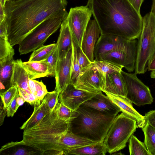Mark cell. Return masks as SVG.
Returning <instances> with one entry per match:
<instances>
[{"label":"cell","mask_w":155,"mask_h":155,"mask_svg":"<svg viewBox=\"0 0 155 155\" xmlns=\"http://www.w3.org/2000/svg\"><path fill=\"white\" fill-rule=\"evenodd\" d=\"M137 47V41L130 40L124 47L105 54L97 60L110 62L122 66L129 72H133L135 68Z\"/></svg>","instance_id":"obj_9"},{"label":"cell","mask_w":155,"mask_h":155,"mask_svg":"<svg viewBox=\"0 0 155 155\" xmlns=\"http://www.w3.org/2000/svg\"><path fill=\"white\" fill-rule=\"evenodd\" d=\"M129 149L130 155H150L144 143L132 135L129 140Z\"/></svg>","instance_id":"obj_30"},{"label":"cell","mask_w":155,"mask_h":155,"mask_svg":"<svg viewBox=\"0 0 155 155\" xmlns=\"http://www.w3.org/2000/svg\"><path fill=\"white\" fill-rule=\"evenodd\" d=\"M72 47L66 56L61 60H58L56 68L55 91L59 94L70 83L72 60Z\"/></svg>","instance_id":"obj_15"},{"label":"cell","mask_w":155,"mask_h":155,"mask_svg":"<svg viewBox=\"0 0 155 155\" xmlns=\"http://www.w3.org/2000/svg\"><path fill=\"white\" fill-rule=\"evenodd\" d=\"M72 53L71 82L74 85L76 84L82 69L77 60L74 47L72 45Z\"/></svg>","instance_id":"obj_34"},{"label":"cell","mask_w":155,"mask_h":155,"mask_svg":"<svg viewBox=\"0 0 155 155\" xmlns=\"http://www.w3.org/2000/svg\"><path fill=\"white\" fill-rule=\"evenodd\" d=\"M107 152L104 142L87 145L67 150L66 155H105Z\"/></svg>","instance_id":"obj_24"},{"label":"cell","mask_w":155,"mask_h":155,"mask_svg":"<svg viewBox=\"0 0 155 155\" xmlns=\"http://www.w3.org/2000/svg\"><path fill=\"white\" fill-rule=\"evenodd\" d=\"M104 93L120 108L121 112L136 122L137 128L143 127L145 123L144 116L134 108L132 102L127 97L107 92Z\"/></svg>","instance_id":"obj_17"},{"label":"cell","mask_w":155,"mask_h":155,"mask_svg":"<svg viewBox=\"0 0 155 155\" xmlns=\"http://www.w3.org/2000/svg\"><path fill=\"white\" fill-rule=\"evenodd\" d=\"M72 44L75 49L77 60L82 69L86 68L91 64V62L83 52L81 48L75 42L73 38Z\"/></svg>","instance_id":"obj_36"},{"label":"cell","mask_w":155,"mask_h":155,"mask_svg":"<svg viewBox=\"0 0 155 155\" xmlns=\"http://www.w3.org/2000/svg\"><path fill=\"white\" fill-rule=\"evenodd\" d=\"M23 62L21 59L14 60L10 87L16 85L28 93H31L29 87V78L23 67Z\"/></svg>","instance_id":"obj_20"},{"label":"cell","mask_w":155,"mask_h":155,"mask_svg":"<svg viewBox=\"0 0 155 155\" xmlns=\"http://www.w3.org/2000/svg\"><path fill=\"white\" fill-rule=\"evenodd\" d=\"M106 76L98 70L89 67L81 70L74 85L77 88L91 93L102 91Z\"/></svg>","instance_id":"obj_11"},{"label":"cell","mask_w":155,"mask_h":155,"mask_svg":"<svg viewBox=\"0 0 155 155\" xmlns=\"http://www.w3.org/2000/svg\"><path fill=\"white\" fill-rule=\"evenodd\" d=\"M102 91L97 93L81 106L94 112L104 115H117L120 108Z\"/></svg>","instance_id":"obj_13"},{"label":"cell","mask_w":155,"mask_h":155,"mask_svg":"<svg viewBox=\"0 0 155 155\" xmlns=\"http://www.w3.org/2000/svg\"><path fill=\"white\" fill-rule=\"evenodd\" d=\"M29 87L31 93L41 102L48 91L46 86L42 82L29 78Z\"/></svg>","instance_id":"obj_32"},{"label":"cell","mask_w":155,"mask_h":155,"mask_svg":"<svg viewBox=\"0 0 155 155\" xmlns=\"http://www.w3.org/2000/svg\"><path fill=\"white\" fill-rule=\"evenodd\" d=\"M150 12L155 16V0H152V3Z\"/></svg>","instance_id":"obj_47"},{"label":"cell","mask_w":155,"mask_h":155,"mask_svg":"<svg viewBox=\"0 0 155 155\" xmlns=\"http://www.w3.org/2000/svg\"><path fill=\"white\" fill-rule=\"evenodd\" d=\"M56 44L58 49V60H61L66 56L72 48V45L71 34L66 19L61 23Z\"/></svg>","instance_id":"obj_19"},{"label":"cell","mask_w":155,"mask_h":155,"mask_svg":"<svg viewBox=\"0 0 155 155\" xmlns=\"http://www.w3.org/2000/svg\"><path fill=\"white\" fill-rule=\"evenodd\" d=\"M59 93L57 91H54L48 92L45 96V100L50 113L52 112L55 108L59 101Z\"/></svg>","instance_id":"obj_38"},{"label":"cell","mask_w":155,"mask_h":155,"mask_svg":"<svg viewBox=\"0 0 155 155\" xmlns=\"http://www.w3.org/2000/svg\"><path fill=\"white\" fill-rule=\"evenodd\" d=\"M12 148L13 151L10 154L14 155H41V152L33 148L19 143V142H12L3 146L0 151L6 149Z\"/></svg>","instance_id":"obj_27"},{"label":"cell","mask_w":155,"mask_h":155,"mask_svg":"<svg viewBox=\"0 0 155 155\" xmlns=\"http://www.w3.org/2000/svg\"><path fill=\"white\" fill-rule=\"evenodd\" d=\"M96 143H97L75 135L68 130L60 137L59 145L61 150L65 153L68 149Z\"/></svg>","instance_id":"obj_21"},{"label":"cell","mask_w":155,"mask_h":155,"mask_svg":"<svg viewBox=\"0 0 155 155\" xmlns=\"http://www.w3.org/2000/svg\"><path fill=\"white\" fill-rule=\"evenodd\" d=\"M145 123H148L155 128V110H150L144 116Z\"/></svg>","instance_id":"obj_41"},{"label":"cell","mask_w":155,"mask_h":155,"mask_svg":"<svg viewBox=\"0 0 155 155\" xmlns=\"http://www.w3.org/2000/svg\"><path fill=\"white\" fill-rule=\"evenodd\" d=\"M7 1V0H0V3L2 4L4 8L5 7Z\"/></svg>","instance_id":"obj_48"},{"label":"cell","mask_w":155,"mask_h":155,"mask_svg":"<svg viewBox=\"0 0 155 155\" xmlns=\"http://www.w3.org/2000/svg\"><path fill=\"white\" fill-rule=\"evenodd\" d=\"M58 60V49L56 44L55 48L46 59L48 65L49 76L54 77Z\"/></svg>","instance_id":"obj_37"},{"label":"cell","mask_w":155,"mask_h":155,"mask_svg":"<svg viewBox=\"0 0 155 155\" xmlns=\"http://www.w3.org/2000/svg\"><path fill=\"white\" fill-rule=\"evenodd\" d=\"M147 69L148 71L155 70V55L150 61L148 64Z\"/></svg>","instance_id":"obj_44"},{"label":"cell","mask_w":155,"mask_h":155,"mask_svg":"<svg viewBox=\"0 0 155 155\" xmlns=\"http://www.w3.org/2000/svg\"><path fill=\"white\" fill-rule=\"evenodd\" d=\"M18 89L20 96L24 99L25 102H27L30 105L34 106L40 104L41 102L38 100L33 94L28 93L20 88H18Z\"/></svg>","instance_id":"obj_39"},{"label":"cell","mask_w":155,"mask_h":155,"mask_svg":"<svg viewBox=\"0 0 155 155\" xmlns=\"http://www.w3.org/2000/svg\"><path fill=\"white\" fill-rule=\"evenodd\" d=\"M14 55H9L0 60V89L1 92L10 87L13 69Z\"/></svg>","instance_id":"obj_22"},{"label":"cell","mask_w":155,"mask_h":155,"mask_svg":"<svg viewBox=\"0 0 155 155\" xmlns=\"http://www.w3.org/2000/svg\"><path fill=\"white\" fill-rule=\"evenodd\" d=\"M71 121L59 118L56 107L52 112L46 115L36 124L24 130L23 139L19 142L39 151L41 155L51 150L62 151L59 146V140L69 130Z\"/></svg>","instance_id":"obj_3"},{"label":"cell","mask_w":155,"mask_h":155,"mask_svg":"<svg viewBox=\"0 0 155 155\" xmlns=\"http://www.w3.org/2000/svg\"><path fill=\"white\" fill-rule=\"evenodd\" d=\"M144 136V143L150 155H155V128L146 122L142 127Z\"/></svg>","instance_id":"obj_28"},{"label":"cell","mask_w":155,"mask_h":155,"mask_svg":"<svg viewBox=\"0 0 155 155\" xmlns=\"http://www.w3.org/2000/svg\"><path fill=\"white\" fill-rule=\"evenodd\" d=\"M78 116L70 122L69 130L78 136L97 143L103 142L117 115H104L81 106Z\"/></svg>","instance_id":"obj_4"},{"label":"cell","mask_w":155,"mask_h":155,"mask_svg":"<svg viewBox=\"0 0 155 155\" xmlns=\"http://www.w3.org/2000/svg\"><path fill=\"white\" fill-rule=\"evenodd\" d=\"M5 8L0 3V23L5 20Z\"/></svg>","instance_id":"obj_45"},{"label":"cell","mask_w":155,"mask_h":155,"mask_svg":"<svg viewBox=\"0 0 155 155\" xmlns=\"http://www.w3.org/2000/svg\"><path fill=\"white\" fill-rule=\"evenodd\" d=\"M56 46V43L43 45L33 51L29 61H39L46 60Z\"/></svg>","instance_id":"obj_31"},{"label":"cell","mask_w":155,"mask_h":155,"mask_svg":"<svg viewBox=\"0 0 155 155\" xmlns=\"http://www.w3.org/2000/svg\"><path fill=\"white\" fill-rule=\"evenodd\" d=\"M67 0H9L5 7L9 41L19 45L35 28L46 20L67 16Z\"/></svg>","instance_id":"obj_1"},{"label":"cell","mask_w":155,"mask_h":155,"mask_svg":"<svg viewBox=\"0 0 155 155\" xmlns=\"http://www.w3.org/2000/svg\"><path fill=\"white\" fill-rule=\"evenodd\" d=\"M137 128L136 122L123 112L117 115L104 140L107 152L111 154L124 148Z\"/></svg>","instance_id":"obj_6"},{"label":"cell","mask_w":155,"mask_h":155,"mask_svg":"<svg viewBox=\"0 0 155 155\" xmlns=\"http://www.w3.org/2000/svg\"><path fill=\"white\" fill-rule=\"evenodd\" d=\"M150 75L151 78H155V70L152 71Z\"/></svg>","instance_id":"obj_49"},{"label":"cell","mask_w":155,"mask_h":155,"mask_svg":"<svg viewBox=\"0 0 155 155\" xmlns=\"http://www.w3.org/2000/svg\"><path fill=\"white\" fill-rule=\"evenodd\" d=\"M41 155H65V153L63 151L51 150L44 152Z\"/></svg>","instance_id":"obj_43"},{"label":"cell","mask_w":155,"mask_h":155,"mask_svg":"<svg viewBox=\"0 0 155 155\" xmlns=\"http://www.w3.org/2000/svg\"><path fill=\"white\" fill-rule=\"evenodd\" d=\"M101 35L100 29L96 21L90 20L84 33L81 48L91 63L95 60L94 48Z\"/></svg>","instance_id":"obj_16"},{"label":"cell","mask_w":155,"mask_h":155,"mask_svg":"<svg viewBox=\"0 0 155 155\" xmlns=\"http://www.w3.org/2000/svg\"><path fill=\"white\" fill-rule=\"evenodd\" d=\"M88 67L98 70L105 76L108 73L121 71L123 68L122 66L106 61L95 60Z\"/></svg>","instance_id":"obj_29"},{"label":"cell","mask_w":155,"mask_h":155,"mask_svg":"<svg viewBox=\"0 0 155 155\" xmlns=\"http://www.w3.org/2000/svg\"><path fill=\"white\" fill-rule=\"evenodd\" d=\"M97 93L78 89L70 83L59 94V101L70 109L76 110L83 103Z\"/></svg>","instance_id":"obj_12"},{"label":"cell","mask_w":155,"mask_h":155,"mask_svg":"<svg viewBox=\"0 0 155 155\" xmlns=\"http://www.w3.org/2000/svg\"><path fill=\"white\" fill-rule=\"evenodd\" d=\"M23 65L30 79L49 76L46 60L24 62H23Z\"/></svg>","instance_id":"obj_23"},{"label":"cell","mask_w":155,"mask_h":155,"mask_svg":"<svg viewBox=\"0 0 155 155\" xmlns=\"http://www.w3.org/2000/svg\"><path fill=\"white\" fill-rule=\"evenodd\" d=\"M16 101L19 106L22 105L25 102L24 99L20 96L19 93L16 98Z\"/></svg>","instance_id":"obj_46"},{"label":"cell","mask_w":155,"mask_h":155,"mask_svg":"<svg viewBox=\"0 0 155 155\" xmlns=\"http://www.w3.org/2000/svg\"><path fill=\"white\" fill-rule=\"evenodd\" d=\"M121 71L107 74L102 92L127 97L126 86Z\"/></svg>","instance_id":"obj_18"},{"label":"cell","mask_w":155,"mask_h":155,"mask_svg":"<svg viewBox=\"0 0 155 155\" xmlns=\"http://www.w3.org/2000/svg\"><path fill=\"white\" fill-rule=\"evenodd\" d=\"M125 81L127 97L135 105L140 106L150 104L153 98L149 87L137 77V74L121 71Z\"/></svg>","instance_id":"obj_8"},{"label":"cell","mask_w":155,"mask_h":155,"mask_svg":"<svg viewBox=\"0 0 155 155\" xmlns=\"http://www.w3.org/2000/svg\"><path fill=\"white\" fill-rule=\"evenodd\" d=\"M101 34H111L128 40L138 39L143 17L128 0H88Z\"/></svg>","instance_id":"obj_2"},{"label":"cell","mask_w":155,"mask_h":155,"mask_svg":"<svg viewBox=\"0 0 155 155\" xmlns=\"http://www.w3.org/2000/svg\"><path fill=\"white\" fill-rule=\"evenodd\" d=\"M130 40L111 34H101L94 50V59L97 60L101 56L120 49L126 45Z\"/></svg>","instance_id":"obj_14"},{"label":"cell","mask_w":155,"mask_h":155,"mask_svg":"<svg viewBox=\"0 0 155 155\" xmlns=\"http://www.w3.org/2000/svg\"><path fill=\"white\" fill-rule=\"evenodd\" d=\"M7 0V1H8V0Z\"/></svg>","instance_id":"obj_50"},{"label":"cell","mask_w":155,"mask_h":155,"mask_svg":"<svg viewBox=\"0 0 155 155\" xmlns=\"http://www.w3.org/2000/svg\"><path fill=\"white\" fill-rule=\"evenodd\" d=\"M56 108L58 117L65 120L71 121L79 115L78 111L70 109L62 102H58Z\"/></svg>","instance_id":"obj_33"},{"label":"cell","mask_w":155,"mask_h":155,"mask_svg":"<svg viewBox=\"0 0 155 155\" xmlns=\"http://www.w3.org/2000/svg\"><path fill=\"white\" fill-rule=\"evenodd\" d=\"M50 113L49 109L44 99L40 105L34 106L33 111L31 116L23 123L20 129L24 130L33 127Z\"/></svg>","instance_id":"obj_25"},{"label":"cell","mask_w":155,"mask_h":155,"mask_svg":"<svg viewBox=\"0 0 155 155\" xmlns=\"http://www.w3.org/2000/svg\"><path fill=\"white\" fill-rule=\"evenodd\" d=\"M14 54V50L9 41L5 20L0 23V60L9 55Z\"/></svg>","instance_id":"obj_26"},{"label":"cell","mask_w":155,"mask_h":155,"mask_svg":"<svg viewBox=\"0 0 155 155\" xmlns=\"http://www.w3.org/2000/svg\"><path fill=\"white\" fill-rule=\"evenodd\" d=\"M18 92V87L15 85L10 87L3 92H0L1 97L4 109H6Z\"/></svg>","instance_id":"obj_35"},{"label":"cell","mask_w":155,"mask_h":155,"mask_svg":"<svg viewBox=\"0 0 155 155\" xmlns=\"http://www.w3.org/2000/svg\"><path fill=\"white\" fill-rule=\"evenodd\" d=\"M18 94V91L6 108V113L8 117H13L20 107L16 101V98Z\"/></svg>","instance_id":"obj_40"},{"label":"cell","mask_w":155,"mask_h":155,"mask_svg":"<svg viewBox=\"0 0 155 155\" xmlns=\"http://www.w3.org/2000/svg\"><path fill=\"white\" fill-rule=\"evenodd\" d=\"M155 55V16L150 12L143 18L142 30L137 42L135 73L144 74Z\"/></svg>","instance_id":"obj_5"},{"label":"cell","mask_w":155,"mask_h":155,"mask_svg":"<svg viewBox=\"0 0 155 155\" xmlns=\"http://www.w3.org/2000/svg\"><path fill=\"white\" fill-rule=\"evenodd\" d=\"M134 8L139 13L140 8L144 0H128Z\"/></svg>","instance_id":"obj_42"},{"label":"cell","mask_w":155,"mask_h":155,"mask_svg":"<svg viewBox=\"0 0 155 155\" xmlns=\"http://www.w3.org/2000/svg\"><path fill=\"white\" fill-rule=\"evenodd\" d=\"M67 16H58L44 21L27 36L19 44L21 55L33 52L43 45L49 37L61 27Z\"/></svg>","instance_id":"obj_7"},{"label":"cell","mask_w":155,"mask_h":155,"mask_svg":"<svg viewBox=\"0 0 155 155\" xmlns=\"http://www.w3.org/2000/svg\"><path fill=\"white\" fill-rule=\"evenodd\" d=\"M92 15L87 5L77 6L70 8L66 18L73 39L81 47L84 33Z\"/></svg>","instance_id":"obj_10"}]
</instances>
